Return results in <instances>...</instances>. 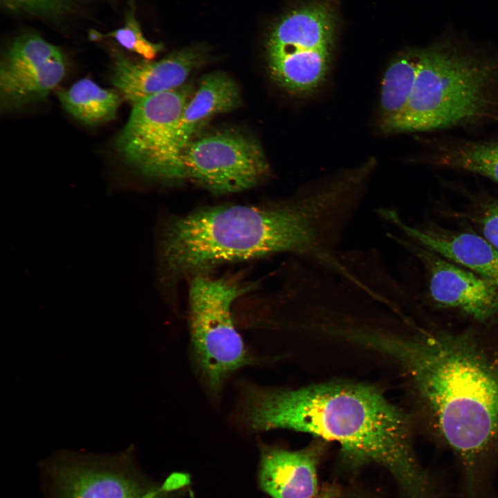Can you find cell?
Segmentation results:
<instances>
[{
  "instance_id": "e0dca14e",
  "label": "cell",
  "mask_w": 498,
  "mask_h": 498,
  "mask_svg": "<svg viewBox=\"0 0 498 498\" xmlns=\"http://www.w3.org/2000/svg\"><path fill=\"white\" fill-rule=\"evenodd\" d=\"M57 95L70 115L89 125L114 120L122 102L119 91L102 88L88 77L60 90Z\"/></svg>"
},
{
  "instance_id": "30bf717a",
  "label": "cell",
  "mask_w": 498,
  "mask_h": 498,
  "mask_svg": "<svg viewBox=\"0 0 498 498\" xmlns=\"http://www.w3.org/2000/svg\"><path fill=\"white\" fill-rule=\"evenodd\" d=\"M376 213L394 230L443 258L462 266L498 289V250L483 236L448 230L432 223L412 225L393 208H380Z\"/></svg>"
},
{
  "instance_id": "d6986e66",
  "label": "cell",
  "mask_w": 498,
  "mask_h": 498,
  "mask_svg": "<svg viewBox=\"0 0 498 498\" xmlns=\"http://www.w3.org/2000/svg\"><path fill=\"white\" fill-rule=\"evenodd\" d=\"M432 163L486 176L498 183V142L455 141L437 146Z\"/></svg>"
},
{
  "instance_id": "603a6c76",
  "label": "cell",
  "mask_w": 498,
  "mask_h": 498,
  "mask_svg": "<svg viewBox=\"0 0 498 498\" xmlns=\"http://www.w3.org/2000/svg\"><path fill=\"white\" fill-rule=\"evenodd\" d=\"M340 492L337 487L327 486L311 498H338Z\"/></svg>"
},
{
  "instance_id": "ba28073f",
  "label": "cell",
  "mask_w": 498,
  "mask_h": 498,
  "mask_svg": "<svg viewBox=\"0 0 498 498\" xmlns=\"http://www.w3.org/2000/svg\"><path fill=\"white\" fill-rule=\"evenodd\" d=\"M66 70L65 55L57 46L35 34L17 37L1 62V109L17 110L45 100Z\"/></svg>"
},
{
  "instance_id": "4fadbf2b",
  "label": "cell",
  "mask_w": 498,
  "mask_h": 498,
  "mask_svg": "<svg viewBox=\"0 0 498 498\" xmlns=\"http://www.w3.org/2000/svg\"><path fill=\"white\" fill-rule=\"evenodd\" d=\"M336 12L332 0H316L286 14L273 27L267 53L332 48Z\"/></svg>"
},
{
  "instance_id": "9c48e42d",
  "label": "cell",
  "mask_w": 498,
  "mask_h": 498,
  "mask_svg": "<svg viewBox=\"0 0 498 498\" xmlns=\"http://www.w3.org/2000/svg\"><path fill=\"white\" fill-rule=\"evenodd\" d=\"M386 232L389 239L421 263L427 274L429 295L435 303L459 309L479 322L498 315V289L490 282L397 231L389 229Z\"/></svg>"
},
{
  "instance_id": "2e32d148",
  "label": "cell",
  "mask_w": 498,
  "mask_h": 498,
  "mask_svg": "<svg viewBox=\"0 0 498 498\" xmlns=\"http://www.w3.org/2000/svg\"><path fill=\"white\" fill-rule=\"evenodd\" d=\"M332 48L268 53V68L274 80L295 93L310 92L325 77Z\"/></svg>"
},
{
  "instance_id": "7c38bea8",
  "label": "cell",
  "mask_w": 498,
  "mask_h": 498,
  "mask_svg": "<svg viewBox=\"0 0 498 498\" xmlns=\"http://www.w3.org/2000/svg\"><path fill=\"white\" fill-rule=\"evenodd\" d=\"M315 447L290 451L266 448L261 457L259 481L272 498H311L319 492Z\"/></svg>"
},
{
  "instance_id": "5b68a950",
  "label": "cell",
  "mask_w": 498,
  "mask_h": 498,
  "mask_svg": "<svg viewBox=\"0 0 498 498\" xmlns=\"http://www.w3.org/2000/svg\"><path fill=\"white\" fill-rule=\"evenodd\" d=\"M248 288L224 278L195 275L189 291V331L194 365L210 396H219L227 380L253 363L236 329L233 302Z\"/></svg>"
},
{
  "instance_id": "3957f363",
  "label": "cell",
  "mask_w": 498,
  "mask_h": 498,
  "mask_svg": "<svg viewBox=\"0 0 498 498\" xmlns=\"http://www.w3.org/2000/svg\"><path fill=\"white\" fill-rule=\"evenodd\" d=\"M367 325L353 339L396 360L412 380L477 498L479 468L498 430V367L467 335L400 336Z\"/></svg>"
},
{
  "instance_id": "ac0fdd59",
  "label": "cell",
  "mask_w": 498,
  "mask_h": 498,
  "mask_svg": "<svg viewBox=\"0 0 498 498\" xmlns=\"http://www.w3.org/2000/svg\"><path fill=\"white\" fill-rule=\"evenodd\" d=\"M420 62V48L403 51L387 68L382 82L380 106L385 132L405 111L412 95Z\"/></svg>"
},
{
  "instance_id": "52a82bcc",
  "label": "cell",
  "mask_w": 498,
  "mask_h": 498,
  "mask_svg": "<svg viewBox=\"0 0 498 498\" xmlns=\"http://www.w3.org/2000/svg\"><path fill=\"white\" fill-rule=\"evenodd\" d=\"M183 178L220 194L257 184L268 172L264 151L254 139L222 132L192 140L181 153Z\"/></svg>"
},
{
  "instance_id": "5bb4252c",
  "label": "cell",
  "mask_w": 498,
  "mask_h": 498,
  "mask_svg": "<svg viewBox=\"0 0 498 498\" xmlns=\"http://www.w3.org/2000/svg\"><path fill=\"white\" fill-rule=\"evenodd\" d=\"M59 498H155L127 473L104 465L73 463L56 468Z\"/></svg>"
},
{
  "instance_id": "8992f818",
  "label": "cell",
  "mask_w": 498,
  "mask_h": 498,
  "mask_svg": "<svg viewBox=\"0 0 498 498\" xmlns=\"http://www.w3.org/2000/svg\"><path fill=\"white\" fill-rule=\"evenodd\" d=\"M192 95V88L185 84L132 105L129 118L115 142L127 164L149 178H183L174 135Z\"/></svg>"
},
{
  "instance_id": "8fae6325",
  "label": "cell",
  "mask_w": 498,
  "mask_h": 498,
  "mask_svg": "<svg viewBox=\"0 0 498 498\" xmlns=\"http://www.w3.org/2000/svg\"><path fill=\"white\" fill-rule=\"evenodd\" d=\"M201 61V53L194 48L176 51L159 61H134L116 50L111 82L123 98L133 105L184 85Z\"/></svg>"
},
{
  "instance_id": "7402d4cb",
  "label": "cell",
  "mask_w": 498,
  "mask_h": 498,
  "mask_svg": "<svg viewBox=\"0 0 498 498\" xmlns=\"http://www.w3.org/2000/svg\"><path fill=\"white\" fill-rule=\"evenodd\" d=\"M477 221L483 237L498 250V201L486 204Z\"/></svg>"
},
{
  "instance_id": "ffe728a7",
  "label": "cell",
  "mask_w": 498,
  "mask_h": 498,
  "mask_svg": "<svg viewBox=\"0 0 498 498\" xmlns=\"http://www.w3.org/2000/svg\"><path fill=\"white\" fill-rule=\"evenodd\" d=\"M110 37L115 39L125 49L142 56L146 60L154 59L163 48L162 44L149 42L143 36L134 15L133 5H131L127 12L122 27L107 33L95 30L89 32V38L93 41Z\"/></svg>"
},
{
  "instance_id": "277c9868",
  "label": "cell",
  "mask_w": 498,
  "mask_h": 498,
  "mask_svg": "<svg viewBox=\"0 0 498 498\" xmlns=\"http://www.w3.org/2000/svg\"><path fill=\"white\" fill-rule=\"evenodd\" d=\"M498 109V50L446 33L420 48L409 102L386 133L465 125Z\"/></svg>"
},
{
  "instance_id": "6da1fadb",
  "label": "cell",
  "mask_w": 498,
  "mask_h": 498,
  "mask_svg": "<svg viewBox=\"0 0 498 498\" xmlns=\"http://www.w3.org/2000/svg\"><path fill=\"white\" fill-rule=\"evenodd\" d=\"M360 208L350 185L333 176L267 205L196 211L163 230L160 268L167 277L178 278L224 262L281 253L321 260L340 250Z\"/></svg>"
},
{
  "instance_id": "cb8c5ba5",
  "label": "cell",
  "mask_w": 498,
  "mask_h": 498,
  "mask_svg": "<svg viewBox=\"0 0 498 498\" xmlns=\"http://www.w3.org/2000/svg\"><path fill=\"white\" fill-rule=\"evenodd\" d=\"M495 119L497 121H498V116H495Z\"/></svg>"
},
{
  "instance_id": "7a4b0ae2",
  "label": "cell",
  "mask_w": 498,
  "mask_h": 498,
  "mask_svg": "<svg viewBox=\"0 0 498 498\" xmlns=\"http://www.w3.org/2000/svg\"><path fill=\"white\" fill-rule=\"evenodd\" d=\"M236 416L252 432L288 429L337 442L349 462L389 471L404 498H445L415 455L405 416L375 387L328 383L277 389L244 384Z\"/></svg>"
},
{
  "instance_id": "44dd1931",
  "label": "cell",
  "mask_w": 498,
  "mask_h": 498,
  "mask_svg": "<svg viewBox=\"0 0 498 498\" xmlns=\"http://www.w3.org/2000/svg\"><path fill=\"white\" fill-rule=\"evenodd\" d=\"M13 10L42 16L54 17L66 11L73 0H3Z\"/></svg>"
},
{
  "instance_id": "9a60e30c",
  "label": "cell",
  "mask_w": 498,
  "mask_h": 498,
  "mask_svg": "<svg viewBox=\"0 0 498 498\" xmlns=\"http://www.w3.org/2000/svg\"><path fill=\"white\" fill-rule=\"evenodd\" d=\"M241 102L236 83L221 72L204 76L185 105L176 127L174 146L181 157L197 129L212 116L235 109Z\"/></svg>"
}]
</instances>
